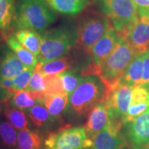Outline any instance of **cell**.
I'll return each instance as SVG.
<instances>
[{"label":"cell","instance_id":"cell-25","mask_svg":"<svg viewBox=\"0 0 149 149\" xmlns=\"http://www.w3.org/2000/svg\"><path fill=\"white\" fill-rule=\"evenodd\" d=\"M58 74L61 78L63 86L66 93L68 94V97L77 88L84 78L79 72L70 70H66Z\"/></svg>","mask_w":149,"mask_h":149},{"label":"cell","instance_id":"cell-21","mask_svg":"<svg viewBox=\"0 0 149 149\" xmlns=\"http://www.w3.org/2000/svg\"><path fill=\"white\" fill-rule=\"evenodd\" d=\"M68 104V95L66 93L53 94L46 96L43 105L52 117H58L61 114Z\"/></svg>","mask_w":149,"mask_h":149},{"label":"cell","instance_id":"cell-6","mask_svg":"<svg viewBox=\"0 0 149 149\" xmlns=\"http://www.w3.org/2000/svg\"><path fill=\"white\" fill-rule=\"evenodd\" d=\"M45 145L47 149H83L92 146L93 141L87 137L84 127L77 126L50 135Z\"/></svg>","mask_w":149,"mask_h":149},{"label":"cell","instance_id":"cell-7","mask_svg":"<svg viewBox=\"0 0 149 149\" xmlns=\"http://www.w3.org/2000/svg\"><path fill=\"white\" fill-rule=\"evenodd\" d=\"M111 27L109 19L102 15H93L85 19L77 29V40L90 53L91 48Z\"/></svg>","mask_w":149,"mask_h":149},{"label":"cell","instance_id":"cell-15","mask_svg":"<svg viewBox=\"0 0 149 149\" xmlns=\"http://www.w3.org/2000/svg\"><path fill=\"white\" fill-rule=\"evenodd\" d=\"M27 70L13 52L8 51L0 62V77L13 79L24 70Z\"/></svg>","mask_w":149,"mask_h":149},{"label":"cell","instance_id":"cell-10","mask_svg":"<svg viewBox=\"0 0 149 149\" xmlns=\"http://www.w3.org/2000/svg\"><path fill=\"white\" fill-rule=\"evenodd\" d=\"M124 126L128 139L133 148L149 147V107Z\"/></svg>","mask_w":149,"mask_h":149},{"label":"cell","instance_id":"cell-19","mask_svg":"<svg viewBox=\"0 0 149 149\" xmlns=\"http://www.w3.org/2000/svg\"><path fill=\"white\" fill-rule=\"evenodd\" d=\"M56 12L64 15H75L82 11L88 0H43Z\"/></svg>","mask_w":149,"mask_h":149},{"label":"cell","instance_id":"cell-33","mask_svg":"<svg viewBox=\"0 0 149 149\" xmlns=\"http://www.w3.org/2000/svg\"><path fill=\"white\" fill-rule=\"evenodd\" d=\"M149 83V51L144 53L143 60V74L141 85Z\"/></svg>","mask_w":149,"mask_h":149},{"label":"cell","instance_id":"cell-8","mask_svg":"<svg viewBox=\"0 0 149 149\" xmlns=\"http://www.w3.org/2000/svg\"><path fill=\"white\" fill-rule=\"evenodd\" d=\"M133 86L119 82L109 91L106 98L109 107L110 118L124 123L131 102Z\"/></svg>","mask_w":149,"mask_h":149},{"label":"cell","instance_id":"cell-30","mask_svg":"<svg viewBox=\"0 0 149 149\" xmlns=\"http://www.w3.org/2000/svg\"><path fill=\"white\" fill-rule=\"evenodd\" d=\"M45 90L46 82L44 75L37 70H34L29 86L26 91L39 93V94H42L44 96V93Z\"/></svg>","mask_w":149,"mask_h":149},{"label":"cell","instance_id":"cell-11","mask_svg":"<svg viewBox=\"0 0 149 149\" xmlns=\"http://www.w3.org/2000/svg\"><path fill=\"white\" fill-rule=\"evenodd\" d=\"M120 35L127 39L137 53L142 54L149 51V17H139V19Z\"/></svg>","mask_w":149,"mask_h":149},{"label":"cell","instance_id":"cell-5","mask_svg":"<svg viewBox=\"0 0 149 149\" xmlns=\"http://www.w3.org/2000/svg\"><path fill=\"white\" fill-rule=\"evenodd\" d=\"M105 14L111 20L119 34L126 31L139 19L132 0H99Z\"/></svg>","mask_w":149,"mask_h":149},{"label":"cell","instance_id":"cell-28","mask_svg":"<svg viewBox=\"0 0 149 149\" xmlns=\"http://www.w3.org/2000/svg\"><path fill=\"white\" fill-rule=\"evenodd\" d=\"M46 82V90L44 91V98L46 96L53 94L66 93L62 81L59 74H52V75H44Z\"/></svg>","mask_w":149,"mask_h":149},{"label":"cell","instance_id":"cell-37","mask_svg":"<svg viewBox=\"0 0 149 149\" xmlns=\"http://www.w3.org/2000/svg\"><path fill=\"white\" fill-rule=\"evenodd\" d=\"M83 149H88V148H83Z\"/></svg>","mask_w":149,"mask_h":149},{"label":"cell","instance_id":"cell-23","mask_svg":"<svg viewBox=\"0 0 149 149\" xmlns=\"http://www.w3.org/2000/svg\"><path fill=\"white\" fill-rule=\"evenodd\" d=\"M70 68L68 60L63 57L46 62L38 61L35 67V70L40 72L44 75H52L59 74L61 72L68 70Z\"/></svg>","mask_w":149,"mask_h":149},{"label":"cell","instance_id":"cell-4","mask_svg":"<svg viewBox=\"0 0 149 149\" xmlns=\"http://www.w3.org/2000/svg\"><path fill=\"white\" fill-rule=\"evenodd\" d=\"M77 33L64 28L46 31L42 36L40 52L37 57L40 62H46L63 57L75 44Z\"/></svg>","mask_w":149,"mask_h":149},{"label":"cell","instance_id":"cell-29","mask_svg":"<svg viewBox=\"0 0 149 149\" xmlns=\"http://www.w3.org/2000/svg\"><path fill=\"white\" fill-rule=\"evenodd\" d=\"M0 136L3 144L8 146H15L17 141V135L10 123L2 122L0 124Z\"/></svg>","mask_w":149,"mask_h":149},{"label":"cell","instance_id":"cell-20","mask_svg":"<svg viewBox=\"0 0 149 149\" xmlns=\"http://www.w3.org/2000/svg\"><path fill=\"white\" fill-rule=\"evenodd\" d=\"M13 36L26 48L37 57L40 52L42 36L37 31L30 29H20Z\"/></svg>","mask_w":149,"mask_h":149},{"label":"cell","instance_id":"cell-31","mask_svg":"<svg viewBox=\"0 0 149 149\" xmlns=\"http://www.w3.org/2000/svg\"><path fill=\"white\" fill-rule=\"evenodd\" d=\"M34 70H25L13 79L15 91H26L29 86Z\"/></svg>","mask_w":149,"mask_h":149},{"label":"cell","instance_id":"cell-1","mask_svg":"<svg viewBox=\"0 0 149 149\" xmlns=\"http://www.w3.org/2000/svg\"><path fill=\"white\" fill-rule=\"evenodd\" d=\"M140 55L130 45L127 39L119 34L114 50L98 69L97 75L110 91L120 82L126 69L136 56Z\"/></svg>","mask_w":149,"mask_h":149},{"label":"cell","instance_id":"cell-16","mask_svg":"<svg viewBox=\"0 0 149 149\" xmlns=\"http://www.w3.org/2000/svg\"><path fill=\"white\" fill-rule=\"evenodd\" d=\"M144 53L136 56L130 62L120 82L130 86L141 85L143 74Z\"/></svg>","mask_w":149,"mask_h":149},{"label":"cell","instance_id":"cell-2","mask_svg":"<svg viewBox=\"0 0 149 149\" xmlns=\"http://www.w3.org/2000/svg\"><path fill=\"white\" fill-rule=\"evenodd\" d=\"M109 93L107 85L98 75H88L69 96L68 107L74 114L84 115L105 100Z\"/></svg>","mask_w":149,"mask_h":149},{"label":"cell","instance_id":"cell-17","mask_svg":"<svg viewBox=\"0 0 149 149\" xmlns=\"http://www.w3.org/2000/svg\"><path fill=\"white\" fill-rule=\"evenodd\" d=\"M11 106L21 110L31 109L35 104H43L44 96L28 91H17L13 93Z\"/></svg>","mask_w":149,"mask_h":149},{"label":"cell","instance_id":"cell-3","mask_svg":"<svg viewBox=\"0 0 149 149\" xmlns=\"http://www.w3.org/2000/svg\"><path fill=\"white\" fill-rule=\"evenodd\" d=\"M56 15L43 0H20L15 11V25L18 30L42 33L53 24Z\"/></svg>","mask_w":149,"mask_h":149},{"label":"cell","instance_id":"cell-36","mask_svg":"<svg viewBox=\"0 0 149 149\" xmlns=\"http://www.w3.org/2000/svg\"><path fill=\"white\" fill-rule=\"evenodd\" d=\"M133 149H149V147H141V148H135Z\"/></svg>","mask_w":149,"mask_h":149},{"label":"cell","instance_id":"cell-14","mask_svg":"<svg viewBox=\"0 0 149 149\" xmlns=\"http://www.w3.org/2000/svg\"><path fill=\"white\" fill-rule=\"evenodd\" d=\"M149 107V92L143 85L134 86L132 90L131 102L124 120V125L131 122Z\"/></svg>","mask_w":149,"mask_h":149},{"label":"cell","instance_id":"cell-24","mask_svg":"<svg viewBox=\"0 0 149 149\" xmlns=\"http://www.w3.org/2000/svg\"><path fill=\"white\" fill-rule=\"evenodd\" d=\"M5 117L11 125L17 130L25 129L29 126V120L24 112L13 106L6 108Z\"/></svg>","mask_w":149,"mask_h":149},{"label":"cell","instance_id":"cell-26","mask_svg":"<svg viewBox=\"0 0 149 149\" xmlns=\"http://www.w3.org/2000/svg\"><path fill=\"white\" fill-rule=\"evenodd\" d=\"M15 11L14 0H0V29L6 30L10 26Z\"/></svg>","mask_w":149,"mask_h":149},{"label":"cell","instance_id":"cell-35","mask_svg":"<svg viewBox=\"0 0 149 149\" xmlns=\"http://www.w3.org/2000/svg\"><path fill=\"white\" fill-rule=\"evenodd\" d=\"M143 86H144L145 88H146L147 90H148V92H149V83L146 84H145V85H143Z\"/></svg>","mask_w":149,"mask_h":149},{"label":"cell","instance_id":"cell-12","mask_svg":"<svg viewBox=\"0 0 149 149\" xmlns=\"http://www.w3.org/2000/svg\"><path fill=\"white\" fill-rule=\"evenodd\" d=\"M118 39L119 33L115 28L111 26L91 48L90 54L93 59L95 74L97 75L99 68L114 50Z\"/></svg>","mask_w":149,"mask_h":149},{"label":"cell","instance_id":"cell-27","mask_svg":"<svg viewBox=\"0 0 149 149\" xmlns=\"http://www.w3.org/2000/svg\"><path fill=\"white\" fill-rule=\"evenodd\" d=\"M29 116L34 125L38 127H43L48 124L51 115L45 106L37 104L29 110Z\"/></svg>","mask_w":149,"mask_h":149},{"label":"cell","instance_id":"cell-9","mask_svg":"<svg viewBox=\"0 0 149 149\" xmlns=\"http://www.w3.org/2000/svg\"><path fill=\"white\" fill-rule=\"evenodd\" d=\"M124 123L110 118L103 129L93 139V149H125L126 141L122 133Z\"/></svg>","mask_w":149,"mask_h":149},{"label":"cell","instance_id":"cell-18","mask_svg":"<svg viewBox=\"0 0 149 149\" xmlns=\"http://www.w3.org/2000/svg\"><path fill=\"white\" fill-rule=\"evenodd\" d=\"M7 44L11 51L18 59L23 63L27 69L34 70L38 63L37 57L33 53L29 51L15 38L14 36H10L7 39Z\"/></svg>","mask_w":149,"mask_h":149},{"label":"cell","instance_id":"cell-13","mask_svg":"<svg viewBox=\"0 0 149 149\" xmlns=\"http://www.w3.org/2000/svg\"><path fill=\"white\" fill-rule=\"evenodd\" d=\"M109 120V109L105 100L96 105L89 113L85 127L88 138L93 141V138L105 127Z\"/></svg>","mask_w":149,"mask_h":149},{"label":"cell","instance_id":"cell-22","mask_svg":"<svg viewBox=\"0 0 149 149\" xmlns=\"http://www.w3.org/2000/svg\"><path fill=\"white\" fill-rule=\"evenodd\" d=\"M17 144L19 149H42V138L36 132L25 128L18 133Z\"/></svg>","mask_w":149,"mask_h":149},{"label":"cell","instance_id":"cell-34","mask_svg":"<svg viewBox=\"0 0 149 149\" xmlns=\"http://www.w3.org/2000/svg\"><path fill=\"white\" fill-rule=\"evenodd\" d=\"M0 88L8 90L10 94H13V93L15 92L13 79L0 77Z\"/></svg>","mask_w":149,"mask_h":149},{"label":"cell","instance_id":"cell-32","mask_svg":"<svg viewBox=\"0 0 149 149\" xmlns=\"http://www.w3.org/2000/svg\"><path fill=\"white\" fill-rule=\"evenodd\" d=\"M135 4L139 17H149V0H132Z\"/></svg>","mask_w":149,"mask_h":149}]
</instances>
